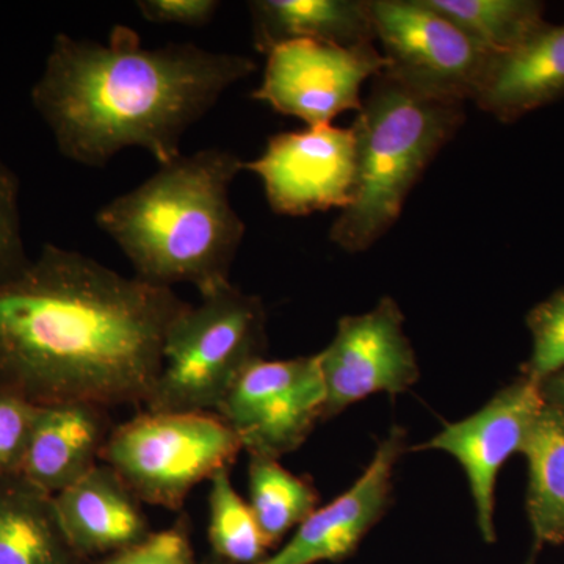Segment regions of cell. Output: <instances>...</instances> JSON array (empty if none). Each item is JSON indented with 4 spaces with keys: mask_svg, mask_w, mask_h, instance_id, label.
Returning a JSON list of instances; mask_svg holds the SVG:
<instances>
[{
    "mask_svg": "<svg viewBox=\"0 0 564 564\" xmlns=\"http://www.w3.org/2000/svg\"><path fill=\"white\" fill-rule=\"evenodd\" d=\"M243 165L218 148L181 154L101 207L96 225L128 256L139 280L169 289L192 284L207 295L231 282L243 240L229 198Z\"/></svg>",
    "mask_w": 564,
    "mask_h": 564,
    "instance_id": "cell-3",
    "label": "cell"
},
{
    "mask_svg": "<svg viewBox=\"0 0 564 564\" xmlns=\"http://www.w3.org/2000/svg\"><path fill=\"white\" fill-rule=\"evenodd\" d=\"M386 68L375 43L344 47L295 41L267 54L262 84L252 98L299 118L306 128L332 124L345 111L362 107V87Z\"/></svg>",
    "mask_w": 564,
    "mask_h": 564,
    "instance_id": "cell-9",
    "label": "cell"
},
{
    "mask_svg": "<svg viewBox=\"0 0 564 564\" xmlns=\"http://www.w3.org/2000/svg\"><path fill=\"white\" fill-rule=\"evenodd\" d=\"M98 564H198L188 532L187 522L177 521L176 525L162 532L151 533L141 543L106 556Z\"/></svg>",
    "mask_w": 564,
    "mask_h": 564,
    "instance_id": "cell-26",
    "label": "cell"
},
{
    "mask_svg": "<svg viewBox=\"0 0 564 564\" xmlns=\"http://www.w3.org/2000/svg\"><path fill=\"white\" fill-rule=\"evenodd\" d=\"M464 120V102L422 95L386 73L375 77L351 126L358 151L355 196L333 223L332 242L347 252L373 247Z\"/></svg>",
    "mask_w": 564,
    "mask_h": 564,
    "instance_id": "cell-4",
    "label": "cell"
},
{
    "mask_svg": "<svg viewBox=\"0 0 564 564\" xmlns=\"http://www.w3.org/2000/svg\"><path fill=\"white\" fill-rule=\"evenodd\" d=\"M522 455L529 466L527 514L534 551L564 543V410L545 402Z\"/></svg>",
    "mask_w": 564,
    "mask_h": 564,
    "instance_id": "cell-19",
    "label": "cell"
},
{
    "mask_svg": "<svg viewBox=\"0 0 564 564\" xmlns=\"http://www.w3.org/2000/svg\"><path fill=\"white\" fill-rule=\"evenodd\" d=\"M209 540L221 562L261 564L272 545L263 536L250 503L234 489L229 469L210 478Z\"/></svg>",
    "mask_w": 564,
    "mask_h": 564,
    "instance_id": "cell-22",
    "label": "cell"
},
{
    "mask_svg": "<svg viewBox=\"0 0 564 564\" xmlns=\"http://www.w3.org/2000/svg\"><path fill=\"white\" fill-rule=\"evenodd\" d=\"M31 261L22 239L20 180L0 159V282L20 274Z\"/></svg>",
    "mask_w": 564,
    "mask_h": 564,
    "instance_id": "cell-24",
    "label": "cell"
},
{
    "mask_svg": "<svg viewBox=\"0 0 564 564\" xmlns=\"http://www.w3.org/2000/svg\"><path fill=\"white\" fill-rule=\"evenodd\" d=\"M533 348L524 378L541 384L564 370V289L536 304L527 315Z\"/></svg>",
    "mask_w": 564,
    "mask_h": 564,
    "instance_id": "cell-23",
    "label": "cell"
},
{
    "mask_svg": "<svg viewBox=\"0 0 564 564\" xmlns=\"http://www.w3.org/2000/svg\"><path fill=\"white\" fill-rule=\"evenodd\" d=\"M261 299L231 282L185 307L166 334L162 367L144 406L152 413H217L250 364L262 358Z\"/></svg>",
    "mask_w": 564,
    "mask_h": 564,
    "instance_id": "cell-5",
    "label": "cell"
},
{
    "mask_svg": "<svg viewBox=\"0 0 564 564\" xmlns=\"http://www.w3.org/2000/svg\"><path fill=\"white\" fill-rule=\"evenodd\" d=\"M36 404L0 389V478L21 475Z\"/></svg>",
    "mask_w": 564,
    "mask_h": 564,
    "instance_id": "cell-25",
    "label": "cell"
},
{
    "mask_svg": "<svg viewBox=\"0 0 564 564\" xmlns=\"http://www.w3.org/2000/svg\"><path fill=\"white\" fill-rule=\"evenodd\" d=\"M106 432L104 408L96 404H36L21 477L47 496H57L98 466Z\"/></svg>",
    "mask_w": 564,
    "mask_h": 564,
    "instance_id": "cell-15",
    "label": "cell"
},
{
    "mask_svg": "<svg viewBox=\"0 0 564 564\" xmlns=\"http://www.w3.org/2000/svg\"><path fill=\"white\" fill-rule=\"evenodd\" d=\"M214 564H231V563L218 562V563H214Z\"/></svg>",
    "mask_w": 564,
    "mask_h": 564,
    "instance_id": "cell-30",
    "label": "cell"
},
{
    "mask_svg": "<svg viewBox=\"0 0 564 564\" xmlns=\"http://www.w3.org/2000/svg\"><path fill=\"white\" fill-rule=\"evenodd\" d=\"M404 451L406 433L402 426H392L351 488L315 510L284 547L261 564L339 563L348 558L388 510L393 470Z\"/></svg>",
    "mask_w": 564,
    "mask_h": 564,
    "instance_id": "cell-13",
    "label": "cell"
},
{
    "mask_svg": "<svg viewBox=\"0 0 564 564\" xmlns=\"http://www.w3.org/2000/svg\"><path fill=\"white\" fill-rule=\"evenodd\" d=\"M318 362L326 391L325 419L375 393L399 395L417 383V358L406 333L404 315L392 296L369 313L347 315Z\"/></svg>",
    "mask_w": 564,
    "mask_h": 564,
    "instance_id": "cell-11",
    "label": "cell"
},
{
    "mask_svg": "<svg viewBox=\"0 0 564 564\" xmlns=\"http://www.w3.org/2000/svg\"><path fill=\"white\" fill-rule=\"evenodd\" d=\"M544 404L541 386L522 377L497 392L477 413L451 423L419 447L454 456L463 467L486 543L496 541L497 475L511 456L521 454Z\"/></svg>",
    "mask_w": 564,
    "mask_h": 564,
    "instance_id": "cell-12",
    "label": "cell"
},
{
    "mask_svg": "<svg viewBox=\"0 0 564 564\" xmlns=\"http://www.w3.org/2000/svg\"><path fill=\"white\" fill-rule=\"evenodd\" d=\"M52 500L66 540L87 562L126 551L152 533L140 500L107 464Z\"/></svg>",
    "mask_w": 564,
    "mask_h": 564,
    "instance_id": "cell-14",
    "label": "cell"
},
{
    "mask_svg": "<svg viewBox=\"0 0 564 564\" xmlns=\"http://www.w3.org/2000/svg\"><path fill=\"white\" fill-rule=\"evenodd\" d=\"M252 43L261 54L295 41L355 47L377 43L370 0H254Z\"/></svg>",
    "mask_w": 564,
    "mask_h": 564,
    "instance_id": "cell-17",
    "label": "cell"
},
{
    "mask_svg": "<svg viewBox=\"0 0 564 564\" xmlns=\"http://www.w3.org/2000/svg\"><path fill=\"white\" fill-rule=\"evenodd\" d=\"M0 564H88L66 540L52 497L21 475L0 478Z\"/></svg>",
    "mask_w": 564,
    "mask_h": 564,
    "instance_id": "cell-18",
    "label": "cell"
},
{
    "mask_svg": "<svg viewBox=\"0 0 564 564\" xmlns=\"http://www.w3.org/2000/svg\"><path fill=\"white\" fill-rule=\"evenodd\" d=\"M356 169L355 131L333 124L276 133L258 159L243 165L262 181L274 214L288 217L347 209Z\"/></svg>",
    "mask_w": 564,
    "mask_h": 564,
    "instance_id": "cell-10",
    "label": "cell"
},
{
    "mask_svg": "<svg viewBox=\"0 0 564 564\" xmlns=\"http://www.w3.org/2000/svg\"><path fill=\"white\" fill-rule=\"evenodd\" d=\"M248 484V503L272 547L317 510L314 486L282 467L278 459L250 456Z\"/></svg>",
    "mask_w": 564,
    "mask_h": 564,
    "instance_id": "cell-21",
    "label": "cell"
},
{
    "mask_svg": "<svg viewBox=\"0 0 564 564\" xmlns=\"http://www.w3.org/2000/svg\"><path fill=\"white\" fill-rule=\"evenodd\" d=\"M541 386V392L545 402L555 404V406L564 410V370L563 372L552 375L551 378L544 380Z\"/></svg>",
    "mask_w": 564,
    "mask_h": 564,
    "instance_id": "cell-28",
    "label": "cell"
},
{
    "mask_svg": "<svg viewBox=\"0 0 564 564\" xmlns=\"http://www.w3.org/2000/svg\"><path fill=\"white\" fill-rule=\"evenodd\" d=\"M564 96V24H545L518 50L496 55L474 102L516 121Z\"/></svg>",
    "mask_w": 564,
    "mask_h": 564,
    "instance_id": "cell-16",
    "label": "cell"
},
{
    "mask_svg": "<svg viewBox=\"0 0 564 564\" xmlns=\"http://www.w3.org/2000/svg\"><path fill=\"white\" fill-rule=\"evenodd\" d=\"M494 55L518 50L541 31L544 6L534 0H426Z\"/></svg>",
    "mask_w": 564,
    "mask_h": 564,
    "instance_id": "cell-20",
    "label": "cell"
},
{
    "mask_svg": "<svg viewBox=\"0 0 564 564\" xmlns=\"http://www.w3.org/2000/svg\"><path fill=\"white\" fill-rule=\"evenodd\" d=\"M243 451L217 413H147L107 436L101 459L140 502L177 511L199 481L231 469Z\"/></svg>",
    "mask_w": 564,
    "mask_h": 564,
    "instance_id": "cell-6",
    "label": "cell"
},
{
    "mask_svg": "<svg viewBox=\"0 0 564 564\" xmlns=\"http://www.w3.org/2000/svg\"><path fill=\"white\" fill-rule=\"evenodd\" d=\"M318 356L250 364L218 406L250 456L280 459L302 447L325 419Z\"/></svg>",
    "mask_w": 564,
    "mask_h": 564,
    "instance_id": "cell-8",
    "label": "cell"
},
{
    "mask_svg": "<svg viewBox=\"0 0 564 564\" xmlns=\"http://www.w3.org/2000/svg\"><path fill=\"white\" fill-rule=\"evenodd\" d=\"M383 73L445 101H474L496 55L426 0H370Z\"/></svg>",
    "mask_w": 564,
    "mask_h": 564,
    "instance_id": "cell-7",
    "label": "cell"
},
{
    "mask_svg": "<svg viewBox=\"0 0 564 564\" xmlns=\"http://www.w3.org/2000/svg\"><path fill=\"white\" fill-rule=\"evenodd\" d=\"M256 68L247 55L193 43L144 47L133 29L115 25L107 41L58 33L31 98L69 161L102 169L141 148L165 165L182 154L184 133Z\"/></svg>",
    "mask_w": 564,
    "mask_h": 564,
    "instance_id": "cell-2",
    "label": "cell"
},
{
    "mask_svg": "<svg viewBox=\"0 0 564 564\" xmlns=\"http://www.w3.org/2000/svg\"><path fill=\"white\" fill-rule=\"evenodd\" d=\"M218 0H140L137 2L144 21L154 24L203 28L214 20L220 9Z\"/></svg>",
    "mask_w": 564,
    "mask_h": 564,
    "instance_id": "cell-27",
    "label": "cell"
},
{
    "mask_svg": "<svg viewBox=\"0 0 564 564\" xmlns=\"http://www.w3.org/2000/svg\"><path fill=\"white\" fill-rule=\"evenodd\" d=\"M524 564H536V551H534V554H532V556H530V558L527 560Z\"/></svg>",
    "mask_w": 564,
    "mask_h": 564,
    "instance_id": "cell-29",
    "label": "cell"
},
{
    "mask_svg": "<svg viewBox=\"0 0 564 564\" xmlns=\"http://www.w3.org/2000/svg\"><path fill=\"white\" fill-rule=\"evenodd\" d=\"M187 306L173 289L44 243L0 282V389L33 404H144Z\"/></svg>",
    "mask_w": 564,
    "mask_h": 564,
    "instance_id": "cell-1",
    "label": "cell"
}]
</instances>
